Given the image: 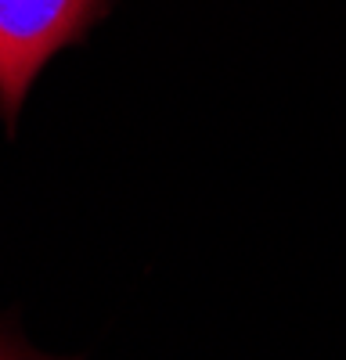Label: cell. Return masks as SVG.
Returning a JSON list of instances; mask_svg holds the SVG:
<instances>
[{"instance_id":"cell-2","label":"cell","mask_w":346,"mask_h":360,"mask_svg":"<svg viewBox=\"0 0 346 360\" xmlns=\"http://www.w3.org/2000/svg\"><path fill=\"white\" fill-rule=\"evenodd\" d=\"M0 360H51V356L29 349V346H22L18 339H11V335L0 332Z\"/></svg>"},{"instance_id":"cell-1","label":"cell","mask_w":346,"mask_h":360,"mask_svg":"<svg viewBox=\"0 0 346 360\" xmlns=\"http://www.w3.org/2000/svg\"><path fill=\"white\" fill-rule=\"evenodd\" d=\"M108 0H0V115L15 123L37 76L108 15Z\"/></svg>"}]
</instances>
